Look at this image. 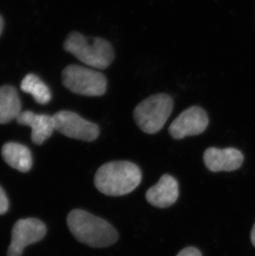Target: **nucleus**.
Instances as JSON below:
<instances>
[{"label":"nucleus","mask_w":255,"mask_h":256,"mask_svg":"<svg viewBox=\"0 0 255 256\" xmlns=\"http://www.w3.org/2000/svg\"><path fill=\"white\" fill-rule=\"evenodd\" d=\"M142 181L140 167L130 161H114L102 165L94 176V185L110 196H124L137 188Z\"/></svg>","instance_id":"f257e3e1"},{"label":"nucleus","mask_w":255,"mask_h":256,"mask_svg":"<svg viewBox=\"0 0 255 256\" xmlns=\"http://www.w3.org/2000/svg\"><path fill=\"white\" fill-rule=\"evenodd\" d=\"M68 228L80 243L94 248L110 246L118 240V233L107 220L76 209L68 216Z\"/></svg>","instance_id":"f03ea898"},{"label":"nucleus","mask_w":255,"mask_h":256,"mask_svg":"<svg viewBox=\"0 0 255 256\" xmlns=\"http://www.w3.org/2000/svg\"><path fill=\"white\" fill-rule=\"evenodd\" d=\"M64 49L86 65L106 69L114 59V50L110 42L102 38H86L78 32L69 34Z\"/></svg>","instance_id":"7ed1b4c3"},{"label":"nucleus","mask_w":255,"mask_h":256,"mask_svg":"<svg viewBox=\"0 0 255 256\" xmlns=\"http://www.w3.org/2000/svg\"><path fill=\"white\" fill-rule=\"evenodd\" d=\"M174 104V99L169 94H154L135 107L134 118L142 132L154 134L164 128L172 112Z\"/></svg>","instance_id":"20e7f679"},{"label":"nucleus","mask_w":255,"mask_h":256,"mask_svg":"<svg viewBox=\"0 0 255 256\" xmlns=\"http://www.w3.org/2000/svg\"><path fill=\"white\" fill-rule=\"evenodd\" d=\"M62 82L70 92L86 96H102L107 90L104 74L79 65L68 66L63 70Z\"/></svg>","instance_id":"39448f33"},{"label":"nucleus","mask_w":255,"mask_h":256,"mask_svg":"<svg viewBox=\"0 0 255 256\" xmlns=\"http://www.w3.org/2000/svg\"><path fill=\"white\" fill-rule=\"evenodd\" d=\"M56 130L69 138L92 142L100 134L99 126L75 112L62 110L53 116Z\"/></svg>","instance_id":"423d86ee"},{"label":"nucleus","mask_w":255,"mask_h":256,"mask_svg":"<svg viewBox=\"0 0 255 256\" xmlns=\"http://www.w3.org/2000/svg\"><path fill=\"white\" fill-rule=\"evenodd\" d=\"M46 228L36 218L20 219L12 230V240L8 250V256H21L25 247L44 239Z\"/></svg>","instance_id":"0eeeda50"},{"label":"nucleus","mask_w":255,"mask_h":256,"mask_svg":"<svg viewBox=\"0 0 255 256\" xmlns=\"http://www.w3.org/2000/svg\"><path fill=\"white\" fill-rule=\"evenodd\" d=\"M209 124V117L203 108L190 106L182 112L169 127V133L175 140H182L188 136H199Z\"/></svg>","instance_id":"6e6552de"},{"label":"nucleus","mask_w":255,"mask_h":256,"mask_svg":"<svg viewBox=\"0 0 255 256\" xmlns=\"http://www.w3.org/2000/svg\"><path fill=\"white\" fill-rule=\"evenodd\" d=\"M203 161L210 171H234L242 166L244 154L236 148H208L203 154Z\"/></svg>","instance_id":"1a4fd4ad"},{"label":"nucleus","mask_w":255,"mask_h":256,"mask_svg":"<svg viewBox=\"0 0 255 256\" xmlns=\"http://www.w3.org/2000/svg\"><path fill=\"white\" fill-rule=\"evenodd\" d=\"M179 196L178 182L169 174H164L158 184L146 192L148 202L155 208H166L174 205Z\"/></svg>","instance_id":"9d476101"},{"label":"nucleus","mask_w":255,"mask_h":256,"mask_svg":"<svg viewBox=\"0 0 255 256\" xmlns=\"http://www.w3.org/2000/svg\"><path fill=\"white\" fill-rule=\"evenodd\" d=\"M18 123L32 128V140L36 144L42 142L51 137L56 130L53 116L38 114L32 112H24L17 118Z\"/></svg>","instance_id":"9b49d317"},{"label":"nucleus","mask_w":255,"mask_h":256,"mask_svg":"<svg viewBox=\"0 0 255 256\" xmlns=\"http://www.w3.org/2000/svg\"><path fill=\"white\" fill-rule=\"evenodd\" d=\"M2 156L10 167L18 171L26 172L31 170L32 158L30 150L24 145L7 142L2 146Z\"/></svg>","instance_id":"f8f14e48"},{"label":"nucleus","mask_w":255,"mask_h":256,"mask_svg":"<svg viewBox=\"0 0 255 256\" xmlns=\"http://www.w3.org/2000/svg\"><path fill=\"white\" fill-rule=\"evenodd\" d=\"M21 113V102L15 88L10 86L0 87V124L17 120Z\"/></svg>","instance_id":"ddd939ff"},{"label":"nucleus","mask_w":255,"mask_h":256,"mask_svg":"<svg viewBox=\"0 0 255 256\" xmlns=\"http://www.w3.org/2000/svg\"><path fill=\"white\" fill-rule=\"evenodd\" d=\"M21 89L32 94L35 102L38 104H46L51 100V92L48 87L34 74H28L22 79Z\"/></svg>","instance_id":"4468645a"},{"label":"nucleus","mask_w":255,"mask_h":256,"mask_svg":"<svg viewBox=\"0 0 255 256\" xmlns=\"http://www.w3.org/2000/svg\"><path fill=\"white\" fill-rule=\"evenodd\" d=\"M8 209V196L4 191V189L0 186V215L7 212Z\"/></svg>","instance_id":"2eb2a0df"},{"label":"nucleus","mask_w":255,"mask_h":256,"mask_svg":"<svg viewBox=\"0 0 255 256\" xmlns=\"http://www.w3.org/2000/svg\"><path fill=\"white\" fill-rule=\"evenodd\" d=\"M176 256H202V254L198 248L190 246L180 250Z\"/></svg>","instance_id":"dca6fc26"},{"label":"nucleus","mask_w":255,"mask_h":256,"mask_svg":"<svg viewBox=\"0 0 255 256\" xmlns=\"http://www.w3.org/2000/svg\"><path fill=\"white\" fill-rule=\"evenodd\" d=\"M251 242H252V244H253L254 246L255 247V223L254 225L253 228H252V230H251Z\"/></svg>","instance_id":"f3484780"},{"label":"nucleus","mask_w":255,"mask_h":256,"mask_svg":"<svg viewBox=\"0 0 255 256\" xmlns=\"http://www.w3.org/2000/svg\"><path fill=\"white\" fill-rule=\"evenodd\" d=\"M2 24H4V22H2V18L0 17V34H1V32H2Z\"/></svg>","instance_id":"a211bd4d"}]
</instances>
